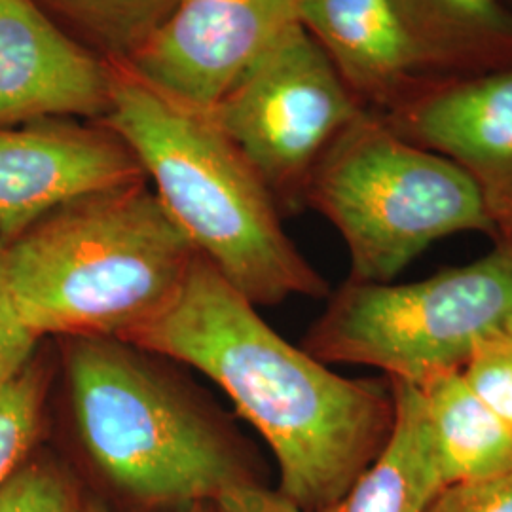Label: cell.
<instances>
[{"instance_id": "obj_1", "label": "cell", "mask_w": 512, "mask_h": 512, "mask_svg": "<svg viewBox=\"0 0 512 512\" xmlns=\"http://www.w3.org/2000/svg\"><path fill=\"white\" fill-rule=\"evenodd\" d=\"M122 340L219 385L270 446L279 492L302 512L346 494L393 431L389 380L340 376L296 348L202 256L171 304Z\"/></svg>"}, {"instance_id": "obj_2", "label": "cell", "mask_w": 512, "mask_h": 512, "mask_svg": "<svg viewBox=\"0 0 512 512\" xmlns=\"http://www.w3.org/2000/svg\"><path fill=\"white\" fill-rule=\"evenodd\" d=\"M103 124L133 150L196 253L256 308L329 294V283L287 236L270 188L203 112L116 65Z\"/></svg>"}, {"instance_id": "obj_3", "label": "cell", "mask_w": 512, "mask_h": 512, "mask_svg": "<svg viewBox=\"0 0 512 512\" xmlns=\"http://www.w3.org/2000/svg\"><path fill=\"white\" fill-rule=\"evenodd\" d=\"M63 342L74 435L116 494L179 512L255 482L236 431L160 355L112 336Z\"/></svg>"}, {"instance_id": "obj_4", "label": "cell", "mask_w": 512, "mask_h": 512, "mask_svg": "<svg viewBox=\"0 0 512 512\" xmlns=\"http://www.w3.org/2000/svg\"><path fill=\"white\" fill-rule=\"evenodd\" d=\"M8 287L37 336H112L171 304L200 255L148 181L88 194L2 245Z\"/></svg>"}, {"instance_id": "obj_5", "label": "cell", "mask_w": 512, "mask_h": 512, "mask_svg": "<svg viewBox=\"0 0 512 512\" xmlns=\"http://www.w3.org/2000/svg\"><path fill=\"white\" fill-rule=\"evenodd\" d=\"M306 205L344 239L353 281L391 283L448 236L476 232L495 239L494 222L473 179L368 110L315 165Z\"/></svg>"}, {"instance_id": "obj_6", "label": "cell", "mask_w": 512, "mask_h": 512, "mask_svg": "<svg viewBox=\"0 0 512 512\" xmlns=\"http://www.w3.org/2000/svg\"><path fill=\"white\" fill-rule=\"evenodd\" d=\"M512 317V239L488 255L414 283L349 279L311 325L304 349L325 365L374 366L421 385L461 372Z\"/></svg>"}, {"instance_id": "obj_7", "label": "cell", "mask_w": 512, "mask_h": 512, "mask_svg": "<svg viewBox=\"0 0 512 512\" xmlns=\"http://www.w3.org/2000/svg\"><path fill=\"white\" fill-rule=\"evenodd\" d=\"M365 112L296 23L203 114L251 164L283 213L306 207L315 165Z\"/></svg>"}, {"instance_id": "obj_8", "label": "cell", "mask_w": 512, "mask_h": 512, "mask_svg": "<svg viewBox=\"0 0 512 512\" xmlns=\"http://www.w3.org/2000/svg\"><path fill=\"white\" fill-rule=\"evenodd\" d=\"M302 0H177L128 71L167 99L207 112L287 29Z\"/></svg>"}, {"instance_id": "obj_9", "label": "cell", "mask_w": 512, "mask_h": 512, "mask_svg": "<svg viewBox=\"0 0 512 512\" xmlns=\"http://www.w3.org/2000/svg\"><path fill=\"white\" fill-rule=\"evenodd\" d=\"M139 181H147L143 165L103 122L48 118L0 128V243L78 198Z\"/></svg>"}, {"instance_id": "obj_10", "label": "cell", "mask_w": 512, "mask_h": 512, "mask_svg": "<svg viewBox=\"0 0 512 512\" xmlns=\"http://www.w3.org/2000/svg\"><path fill=\"white\" fill-rule=\"evenodd\" d=\"M114 80L116 65L65 33L37 0H0V128L103 122Z\"/></svg>"}, {"instance_id": "obj_11", "label": "cell", "mask_w": 512, "mask_h": 512, "mask_svg": "<svg viewBox=\"0 0 512 512\" xmlns=\"http://www.w3.org/2000/svg\"><path fill=\"white\" fill-rule=\"evenodd\" d=\"M384 120L461 167L484 198L494 241L512 239V65L439 82Z\"/></svg>"}, {"instance_id": "obj_12", "label": "cell", "mask_w": 512, "mask_h": 512, "mask_svg": "<svg viewBox=\"0 0 512 512\" xmlns=\"http://www.w3.org/2000/svg\"><path fill=\"white\" fill-rule=\"evenodd\" d=\"M300 25L368 112L387 116L444 82L391 0H302Z\"/></svg>"}, {"instance_id": "obj_13", "label": "cell", "mask_w": 512, "mask_h": 512, "mask_svg": "<svg viewBox=\"0 0 512 512\" xmlns=\"http://www.w3.org/2000/svg\"><path fill=\"white\" fill-rule=\"evenodd\" d=\"M393 431L346 494L319 512H425L446 486L431 439L420 389L389 380Z\"/></svg>"}, {"instance_id": "obj_14", "label": "cell", "mask_w": 512, "mask_h": 512, "mask_svg": "<svg viewBox=\"0 0 512 512\" xmlns=\"http://www.w3.org/2000/svg\"><path fill=\"white\" fill-rule=\"evenodd\" d=\"M440 80L512 65V10L503 0H391Z\"/></svg>"}, {"instance_id": "obj_15", "label": "cell", "mask_w": 512, "mask_h": 512, "mask_svg": "<svg viewBox=\"0 0 512 512\" xmlns=\"http://www.w3.org/2000/svg\"><path fill=\"white\" fill-rule=\"evenodd\" d=\"M420 389L444 484L512 467V427L482 403L461 372H444Z\"/></svg>"}, {"instance_id": "obj_16", "label": "cell", "mask_w": 512, "mask_h": 512, "mask_svg": "<svg viewBox=\"0 0 512 512\" xmlns=\"http://www.w3.org/2000/svg\"><path fill=\"white\" fill-rule=\"evenodd\" d=\"M112 65L128 67L164 25L177 0H40Z\"/></svg>"}, {"instance_id": "obj_17", "label": "cell", "mask_w": 512, "mask_h": 512, "mask_svg": "<svg viewBox=\"0 0 512 512\" xmlns=\"http://www.w3.org/2000/svg\"><path fill=\"white\" fill-rule=\"evenodd\" d=\"M48 380V368L33 359L0 391V484L35 452Z\"/></svg>"}, {"instance_id": "obj_18", "label": "cell", "mask_w": 512, "mask_h": 512, "mask_svg": "<svg viewBox=\"0 0 512 512\" xmlns=\"http://www.w3.org/2000/svg\"><path fill=\"white\" fill-rule=\"evenodd\" d=\"M86 503L74 476L35 452L0 484V512H86Z\"/></svg>"}, {"instance_id": "obj_19", "label": "cell", "mask_w": 512, "mask_h": 512, "mask_svg": "<svg viewBox=\"0 0 512 512\" xmlns=\"http://www.w3.org/2000/svg\"><path fill=\"white\" fill-rule=\"evenodd\" d=\"M476 397L512 427V338L503 332L480 344L461 368Z\"/></svg>"}, {"instance_id": "obj_20", "label": "cell", "mask_w": 512, "mask_h": 512, "mask_svg": "<svg viewBox=\"0 0 512 512\" xmlns=\"http://www.w3.org/2000/svg\"><path fill=\"white\" fill-rule=\"evenodd\" d=\"M425 512H512V467L484 478L446 484Z\"/></svg>"}, {"instance_id": "obj_21", "label": "cell", "mask_w": 512, "mask_h": 512, "mask_svg": "<svg viewBox=\"0 0 512 512\" xmlns=\"http://www.w3.org/2000/svg\"><path fill=\"white\" fill-rule=\"evenodd\" d=\"M38 338L23 323L8 287L0 243V391L35 359Z\"/></svg>"}, {"instance_id": "obj_22", "label": "cell", "mask_w": 512, "mask_h": 512, "mask_svg": "<svg viewBox=\"0 0 512 512\" xmlns=\"http://www.w3.org/2000/svg\"><path fill=\"white\" fill-rule=\"evenodd\" d=\"M215 509L217 512H302L279 490L264 488L256 480L220 495Z\"/></svg>"}, {"instance_id": "obj_23", "label": "cell", "mask_w": 512, "mask_h": 512, "mask_svg": "<svg viewBox=\"0 0 512 512\" xmlns=\"http://www.w3.org/2000/svg\"><path fill=\"white\" fill-rule=\"evenodd\" d=\"M86 512H110L107 507H103L101 503H95V501H88L86 503ZM179 512H217L215 509V503H196L192 507H186L183 511Z\"/></svg>"}, {"instance_id": "obj_24", "label": "cell", "mask_w": 512, "mask_h": 512, "mask_svg": "<svg viewBox=\"0 0 512 512\" xmlns=\"http://www.w3.org/2000/svg\"><path fill=\"white\" fill-rule=\"evenodd\" d=\"M505 332H507V334H509V336L512 338V317L511 321H509V325H507V330H505Z\"/></svg>"}, {"instance_id": "obj_25", "label": "cell", "mask_w": 512, "mask_h": 512, "mask_svg": "<svg viewBox=\"0 0 512 512\" xmlns=\"http://www.w3.org/2000/svg\"><path fill=\"white\" fill-rule=\"evenodd\" d=\"M503 2H505V4H507V6L512 10V0H503Z\"/></svg>"}]
</instances>
